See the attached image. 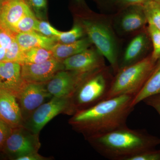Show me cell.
Wrapping results in <instances>:
<instances>
[{
  "label": "cell",
  "mask_w": 160,
  "mask_h": 160,
  "mask_svg": "<svg viewBox=\"0 0 160 160\" xmlns=\"http://www.w3.org/2000/svg\"><path fill=\"white\" fill-rule=\"evenodd\" d=\"M134 97L122 95L103 100L77 111L70 123L87 139L127 126V118L134 108L132 105Z\"/></svg>",
  "instance_id": "obj_1"
},
{
  "label": "cell",
  "mask_w": 160,
  "mask_h": 160,
  "mask_svg": "<svg viewBox=\"0 0 160 160\" xmlns=\"http://www.w3.org/2000/svg\"><path fill=\"white\" fill-rule=\"evenodd\" d=\"M87 139L101 155L111 160H128L160 145V138L127 126Z\"/></svg>",
  "instance_id": "obj_2"
},
{
  "label": "cell",
  "mask_w": 160,
  "mask_h": 160,
  "mask_svg": "<svg viewBox=\"0 0 160 160\" xmlns=\"http://www.w3.org/2000/svg\"><path fill=\"white\" fill-rule=\"evenodd\" d=\"M92 44L108 60L114 75L119 70V46L111 18L93 15L83 18L79 22Z\"/></svg>",
  "instance_id": "obj_3"
},
{
  "label": "cell",
  "mask_w": 160,
  "mask_h": 160,
  "mask_svg": "<svg viewBox=\"0 0 160 160\" xmlns=\"http://www.w3.org/2000/svg\"><path fill=\"white\" fill-rule=\"evenodd\" d=\"M156 63L150 54L138 62L120 69L113 77L106 99L122 95L135 96L148 80Z\"/></svg>",
  "instance_id": "obj_4"
},
{
  "label": "cell",
  "mask_w": 160,
  "mask_h": 160,
  "mask_svg": "<svg viewBox=\"0 0 160 160\" xmlns=\"http://www.w3.org/2000/svg\"><path fill=\"white\" fill-rule=\"evenodd\" d=\"M114 75L110 66H106L86 78L72 97L75 112L87 109L106 99Z\"/></svg>",
  "instance_id": "obj_5"
},
{
  "label": "cell",
  "mask_w": 160,
  "mask_h": 160,
  "mask_svg": "<svg viewBox=\"0 0 160 160\" xmlns=\"http://www.w3.org/2000/svg\"><path fill=\"white\" fill-rule=\"evenodd\" d=\"M69 110L74 111L72 98H52L47 102L43 103L28 119L26 127L35 134H38L49 121L61 112Z\"/></svg>",
  "instance_id": "obj_6"
},
{
  "label": "cell",
  "mask_w": 160,
  "mask_h": 160,
  "mask_svg": "<svg viewBox=\"0 0 160 160\" xmlns=\"http://www.w3.org/2000/svg\"><path fill=\"white\" fill-rule=\"evenodd\" d=\"M111 20L114 31L120 36L136 33L145 29L148 24L142 5H132L122 8Z\"/></svg>",
  "instance_id": "obj_7"
},
{
  "label": "cell",
  "mask_w": 160,
  "mask_h": 160,
  "mask_svg": "<svg viewBox=\"0 0 160 160\" xmlns=\"http://www.w3.org/2000/svg\"><path fill=\"white\" fill-rule=\"evenodd\" d=\"M40 146L38 134L21 126L12 128L3 151L16 159L31 152H38Z\"/></svg>",
  "instance_id": "obj_8"
},
{
  "label": "cell",
  "mask_w": 160,
  "mask_h": 160,
  "mask_svg": "<svg viewBox=\"0 0 160 160\" xmlns=\"http://www.w3.org/2000/svg\"><path fill=\"white\" fill-rule=\"evenodd\" d=\"M64 70L91 73L106 66L105 58L95 48H88L62 61Z\"/></svg>",
  "instance_id": "obj_9"
},
{
  "label": "cell",
  "mask_w": 160,
  "mask_h": 160,
  "mask_svg": "<svg viewBox=\"0 0 160 160\" xmlns=\"http://www.w3.org/2000/svg\"><path fill=\"white\" fill-rule=\"evenodd\" d=\"M92 73L84 74L60 70L48 82L46 88L52 97L72 98L80 84Z\"/></svg>",
  "instance_id": "obj_10"
},
{
  "label": "cell",
  "mask_w": 160,
  "mask_h": 160,
  "mask_svg": "<svg viewBox=\"0 0 160 160\" xmlns=\"http://www.w3.org/2000/svg\"><path fill=\"white\" fill-rule=\"evenodd\" d=\"M51 97L43 84L26 83L17 97L24 120L28 119L36 109Z\"/></svg>",
  "instance_id": "obj_11"
},
{
  "label": "cell",
  "mask_w": 160,
  "mask_h": 160,
  "mask_svg": "<svg viewBox=\"0 0 160 160\" xmlns=\"http://www.w3.org/2000/svg\"><path fill=\"white\" fill-rule=\"evenodd\" d=\"M62 70H64L62 62L52 58L42 63L22 65V78L26 83L44 84Z\"/></svg>",
  "instance_id": "obj_12"
},
{
  "label": "cell",
  "mask_w": 160,
  "mask_h": 160,
  "mask_svg": "<svg viewBox=\"0 0 160 160\" xmlns=\"http://www.w3.org/2000/svg\"><path fill=\"white\" fill-rule=\"evenodd\" d=\"M151 44L147 29L136 34L126 46L119 60V70L139 62L146 57Z\"/></svg>",
  "instance_id": "obj_13"
},
{
  "label": "cell",
  "mask_w": 160,
  "mask_h": 160,
  "mask_svg": "<svg viewBox=\"0 0 160 160\" xmlns=\"http://www.w3.org/2000/svg\"><path fill=\"white\" fill-rule=\"evenodd\" d=\"M26 83L22 78L21 64L0 62V89L9 92L17 98Z\"/></svg>",
  "instance_id": "obj_14"
},
{
  "label": "cell",
  "mask_w": 160,
  "mask_h": 160,
  "mask_svg": "<svg viewBox=\"0 0 160 160\" xmlns=\"http://www.w3.org/2000/svg\"><path fill=\"white\" fill-rule=\"evenodd\" d=\"M17 99L12 93L0 89V119L12 128L22 126L24 120Z\"/></svg>",
  "instance_id": "obj_15"
},
{
  "label": "cell",
  "mask_w": 160,
  "mask_h": 160,
  "mask_svg": "<svg viewBox=\"0 0 160 160\" xmlns=\"http://www.w3.org/2000/svg\"><path fill=\"white\" fill-rule=\"evenodd\" d=\"M31 10L26 0H5L0 11V27L11 32L16 24Z\"/></svg>",
  "instance_id": "obj_16"
},
{
  "label": "cell",
  "mask_w": 160,
  "mask_h": 160,
  "mask_svg": "<svg viewBox=\"0 0 160 160\" xmlns=\"http://www.w3.org/2000/svg\"><path fill=\"white\" fill-rule=\"evenodd\" d=\"M15 40L23 51L38 47L51 50L58 42L56 38L47 37L35 31L17 33Z\"/></svg>",
  "instance_id": "obj_17"
},
{
  "label": "cell",
  "mask_w": 160,
  "mask_h": 160,
  "mask_svg": "<svg viewBox=\"0 0 160 160\" xmlns=\"http://www.w3.org/2000/svg\"><path fill=\"white\" fill-rule=\"evenodd\" d=\"M92 44L89 38H83L73 43L57 42L51 50L55 58L62 62L72 56L88 49Z\"/></svg>",
  "instance_id": "obj_18"
},
{
  "label": "cell",
  "mask_w": 160,
  "mask_h": 160,
  "mask_svg": "<svg viewBox=\"0 0 160 160\" xmlns=\"http://www.w3.org/2000/svg\"><path fill=\"white\" fill-rule=\"evenodd\" d=\"M160 93V58L157 61L153 70L142 88L135 96L132 105L133 107L146 98Z\"/></svg>",
  "instance_id": "obj_19"
},
{
  "label": "cell",
  "mask_w": 160,
  "mask_h": 160,
  "mask_svg": "<svg viewBox=\"0 0 160 160\" xmlns=\"http://www.w3.org/2000/svg\"><path fill=\"white\" fill-rule=\"evenodd\" d=\"M52 58H54L51 50L41 47L31 48L24 51L23 65L42 63Z\"/></svg>",
  "instance_id": "obj_20"
},
{
  "label": "cell",
  "mask_w": 160,
  "mask_h": 160,
  "mask_svg": "<svg viewBox=\"0 0 160 160\" xmlns=\"http://www.w3.org/2000/svg\"><path fill=\"white\" fill-rule=\"evenodd\" d=\"M38 19L31 10L26 13L13 26L11 32L14 34L35 31Z\"/></svg>",
  "instance_id": "obj_21"
},
{
  "label": "cell",
  "mask_w": 160,
  "mask_h": 160,
  "mask_svg": "<svg viewBox=\"0 0 160 160\" xmlns=\"http://www.w3.org/2000/svg\"><path fill=\"white\" fill-rule=\"evenodd\" d=\"M148 25L160 30V6L153 0H149L143 5Z\"/></svg>",
  "instance_id": "obj_22"
},
{
  "label": "cell",
  "mask_w": 160,
  "mask_h": 160,
  "mask_svg": "<svg viewBox=\"0 0 160 160\" xmlns=\"http://www.w3.org/2000/svg\"><path fill=\"white\" fill-rule=\"evenodd\" d=\"M86 34L82 26L79 22L76 23L70 30L62 32L56 38L58 42L68 44L74 42L83 38Z\"/></svg>",
  "instance_id": "obj_23"
},
{
  "label": "cell",
  "mask_w": 160,
  "mask_h": 160,
  "mask_svg": "<svg viewBox=\"0 0 160 160\" xmlns=\"http://www.w3.org/2000/svg\"><path fill=\"white\" fill-rule=\"evenodd\" d=\"M147 29L153 49L151 53V57L157 62L160 58V30L149 25Z\"/></svg>",
  "instance_id": "obj_24"
},
{
  "label": "cell",
  "mask_w": 160,
  "mask_h": 160,
  "mask_svg": "<svg viewBox=\"0 0 160 160\" xmlns=\"http://www.w3.org/2000/svg\"><path fill=\"white\" fill-rule=\"evenodd\" d=\"M23 58L24 51L20 48L15 38L11 46L6 50L4 61L14 62L22 65L23 64Z\"/></svg>",
  "instance_id": "obj_25"
},
{
  "label": "cell",
  "mask_w": 160,
  "mask_h": 160,
  "mask_svg": "<svg viewBox=\"0 0 160 160\" xmlns=\"http://www.w3.org/2000/svg\"><path fill=\"white\" fill-rule=\"evenodd\" d=\"M38 19L45 18L47 10V0H26Z\"/></svg>",
  "instance_id": "obj_26"
},
{
  "label": "cell",
  "mask_w": 160,
  "mask_h": 160,
  "mask_svg": "<svg viewBox=\"0 0 160 160\" xmlns=\"http://www.w3.org/2000/svg\"><path fill=\"white\" fill-rule=\"evenodd\" d=\"M35 31L49 38H56L61 31L53 27L51 24L46 21L38 20Z\"/></svg>",
  "instance_id": "obj_27"
},
{
  "label": "cell",
  "mask_w": 160,
  "mask_h": 160,
  "mask_svg": "<svg viewBox=\"0 0 160 160\" xmlns=\"http://www.w3.org/2000/svg\"><path fill=\"white\" fill-rule=\"evenodd\" d=\"M128 160H160V149H152L141 152Z\"/></svg>",
  "instance_id": "obj_28"
},
{
  "label": "cell",
  "mask_w": 160,
  "mask_h": 160,
  "mask_svg": "<svg viewBox=\"0 0 160 160\" xmlns=\"http://www.w3.org/2000/svg\"><path fill=\"white\" fill-rule=\"evenodd\" d=\"M12 129L11 126L0 119V151H3L6 140Z\"/></svg>",
  "instance_id": "obj_29"
},
{
  "label": "cell",
  "mask_w": 160,
  "mask_h": 160,
  "mask_svg": "<svg viewBox=\"0 0 160 160\" xmlns=\"http://www.w3.org/2000/svg\"><path fill=\"white\" fill-rule=\"evenodd\" d=\"M100 9L105 10H118L120 0H92Z\"/></svg>",
  "instance_id": "obj_30"
},
{
  "label": "cell",
  "mask_w": 160,
  "mask_h": 160,
  "mask_svg": "<svg viewBox=\"0 0 160 160\" xmlns=\"http://www.w3.org/2000/svg\"><path fill=\"white\" fill-rule=\"evenodd\" d=\"M143 102L147 106L154 109L160 117V93L149 96L143 100Z\"/></svg>",
  "instance_id": "obj_31"
},
{
  "label": "cell",
  "mask_w": 160,
  "mask_h": 160,
  "mask_svg": "<svg viewBox=\"0 0 160 160\" xmlns=\"http://www.w3.org/2000/svg\"><path fill=\"white\" fill-rule=\"evenodd\" d=\"M149 1V0H120L119 4L118 10L126 6L132 5L143 6L145 3Z\"/></svg>",
  "instance_id": "obj_32"
},
{
  "label": "cell",
  "mask_w": 160,
  "mask_h": 160,
  "mask_svg": "<svg viewBox=\"0 0 160 160\" xmlns=\"http://www.w3.org/2000/svg\"><path fill=\"white\" fill-rule=\"evenodd\" d=\"M46 159V158L43 157L38 153V152H31L28 154L24 155L19 157L15 160H42Z\"/></svg>",
  "instance_id": "obj_33"
},
{
  "label": "cell",
  "mask_w": 160,
  "mask_h": 160,
  "mask_svg": "<svg viewBox=\"0 0 160 160\" xmlns=\"http://www.w3.org/2000/svg\"><path fill=\"white\" fill-rule=\"evenodd\" d=\"M72 2L73 6L76 7L77 9L86 12L90 11L86 5L85 0H72Z\"/></svg>",
  "instance_id": "obj_34"
},
{
  "label": "cell",
  "mask_w": 160,
  "mask_h": 160,
  "mask_svg": "<svg viewBox=\"0 0 160 160\" xmlns=\"http://www.w3.org/2000/svg\"><path fill=\"white\" fill-rule=\"evenodd\" d=\"M153 1L155 2H156L160 6V0H153Z\"/></svg>",
  "instance_id": "obj_35"
},
{
  "label": "cell",
  "mask_w": 160,
  "mask_h": 160,
  "mask_svg": "<svg viewBox=\"0 0 160 160\" xmlns=\"http://www.w3.org/2000/svg\"><path fill=\"white\" fill-rule=\"evenodd\" d=\"M2 2L0 1V11H1V8H2Z\"/></svg>",
  "instance_id": "obj_36"
},
{
  "label": "cell",
  "mask_w": 160,
  "mask_h": 160,
  "mask_svg": "<svg viewBox=\"0 0 160 160\" xmlns=\"http://www.w3.org/2000/svg\"><path fill=\"white\" fill-rule=\"evenodd\" d=\"M0 1H1L2 2H4V1H5V0H0Z\"/></svg>",
  "instance_id": "obj_37"
}]
</instances>
